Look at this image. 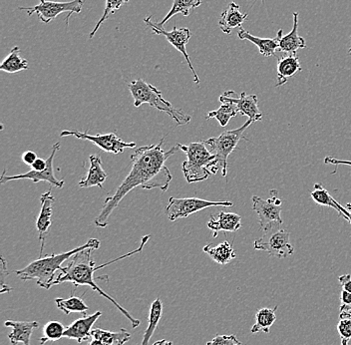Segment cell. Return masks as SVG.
<instances>
[{
    "label": "cell",
    "mask_w": 351,
    "mask_h": 345,
    "mask_svg": "<svg viewBox=\"0 0 351 345\" xmlns=\"http://www.w3.org/2000/svg\"><path fill=\"white\" fill-rule=\"evenodd\" d=\"M269 194L271 197L267 200H263L258 195L252 198V210L258 215V223L263 232L274 224L282 225V219L280 217L282 210V200L278 198L276 190H271Z\"/></svg>",
    "instance_id": "7c38bea8"
},
{
    "label": "cell",
    "mask_w": 351,
    "mask_h": 345,
    "mask_svg": "<svg viewBox=\"0 0 351 345\" xmlns=\"http://www.w3.org/2000/svg\"><path fill=\"white\" fill-rule=\"evenodd\" d=\"M324 163L326 165H335V166H339V165H346V166L351 167V161H346V160H339L335 157H328L324 158Z\"/></svg>",
    "instance_id": "60d3db41"
},
{
    "label": "cell",
    "mask_w": 351,
    "mask_h": 345,
    "mask_svg": "<svg viewBox=\"0 0 351 345\" xmlns=\"http://www.w3.org/2000/svg\"><path fill=\"white\" fill-rule=\"evenodd\" d=\"M130 0H106V5H105L104 11H103L102 16L96 23L95 27L89 34V38L93 39L97 33L100 26L109 19L110 15L114 14L116 11L119 10L124 4L128 3Z\"/></svg>",
    "instance_id": "836d02e7"
},
{
    "label": "cell",
    "mask_w": 351,
    "mask_h": 345,
    "mask_svg": "<svg viewBox=\"0 0 351 345\" xmlns=\"http://www.w3.org/2000/svg\"><path fill=\"white\" fill-rule=\"evenodd\" d=\"M57 309L63 311L66 316L70 313H82L86 316L89 307L84 302L82 298L71 296L69 298H56L55 300Z\"/></svg>",
    "instance_id": "f546056e"
},
{
    "label": "cell",
    "mask_w": 351,
    "mask_h": 345,
    "mask_svg": "<svg viewBox=\"0 0 351 345\" xmlns=\"http://www.w3.org/2000/svg\"><path fill=\"white\" fill-rule=\"evenodd\" d=\"M239 38L241 40H249L254 43L260 50V53L265 57L273 56L278 51V38H260L247 32L245 28L241 27L238 32Z\"/></svg>",
    "instance_id": "cb8c5ba5"
},
{
    "label": "cell",
    "mask_w": 351,
    "mask_h": 345,
    "mask_svg": "<svg viewBox=\"0 0 351 345\" xmlns=\"http://www.w3.org/2000/svg\"><path fill=\"white\" fill-rule=\"evenodd\" d=\"M219 99L221 103L230 102L236 105L239 113L247 116L250 120L258 122L263 119L262 112L258 109V96L254 94L247 95L245 92H241L240 97H236V92L226 91Z\"/></svg>",
    "instance_id": "5bb4252c"
},
{
    "label": "cell",
    "mask_w": 351,
    "mask_h": 345,
    "mask_svg": "<svg viewBox=\"0 0 351 345\" xmlns=\"http://www.w3.org/2000/svg\"><path fill=\"white\" fill-rule=\"evenodd\" d=\"M100 241L97 239H88L86 243L80 247L73 248L69 252H62V254H52L51 256L40 257L36 261H33L29 265H26L24 269L16 270L15 274L19 276L22 281H35L36 285L43 289H50L56 280V272L62 269V263L67 259H71L77 252L86 248H93L98 250L100 248Z\"/></svg>",
    "instance_id": "3957f363"
},
{
    "label": "cell",
    "mask_w": 351,
    "mask_h": 345,
    "mask_svg": "<svg viewBox=\"0 0 351 345\" xmlns=\"http://www.w3.org/2000/svg\"><path fill=\"white\" fill-rule=\"evenodd\" d=\"M162 314H163V302H162L160 298H156L152 305H151L148 316V326H147L144 336H143L141 345H149V340H150L154 333H155L158 324H159L160 320H161Z\"/></svg>",
    "instance_id": "f1b7e54d"
},
{
    "label": "cell",
    "mask_w": 351,
    "mask_h": 345,
    "mask_svg": "<svg viewBox=\"0 0 351 345\" xmlns=\"http://www.w3.org/2000/svg\"><path fill=\"white\" fill-rule=\"evenodd\" d=\"M90 167L86 176L79 181L78 186L82 189L98 187L102 189L107 179V173L102 167V160L99 155H91L89 158Z\"/></svg>",
    "instance_id": "d6986e66"
},
{
    "label": "cell",
    "mask_w": 351,
    "mask_h": 345,
    "mask_svg": "<svg viewBox=\"0 0 351 345\" xmlns=\"http://www.w3.org/2000/svg\"><path fill=\"white\" fill-rule=\"evenodd\" d=\"M28 67H29V65H28L27 59L21 57V48L19 46H14L10 50L8 56L2 61L0 70L6 72V73L13 74L27 70Z\"/></svg>",
    "instance_id": "484cf974"
},
{
    "label": "cell",
    "mask_w": 351,
    "mask_h": 345,
    "mask_svg": "<svg viewBox=\"0 0 351 345\" xmlns=\"http://www.w3.org/2000/svg\"><path fill=\"white\" fill-rule=\"evenodd\" d=\"M201 4L202 0H174L171 10L167 13L163 21L158 22V24L163 27L167 22L177 14H183L184 16H189L191 11L194 10L195 8H199Z\"/></svg>",
    "instance_id": "4dcf8cb0"
},
{
    "label": "cell",
    "mask_w": 351,
    "mask_h": 345,
    "mask_svg": "<svg viewBox=\"0 0 351 345\" xmlns=\"http://www.w3.org/2000/svg\"><path fill=\"white\" fill-rule=\"evenodd\" d=\"M8 263H6L5 259L2 258L1 257V265H0V294H6V292H10L12 291L11 287H8L4 283V280H5L6 276H8Z\"/></svg>",
    "instance_id": "8d00e7d4"
},
{
    "label": "cell",
    "mask_w": 351,
    "mask_h": 345,
    "mask_svg": "<svg viewBox=\"0 0 351 345\" xmlns=\"http://www.w3.org/2000/svg\"><path fill=\"white\" fill-rule=\"evenodd\" d=\"M204 252L214 259L217 263L221 265H228L237 257L234 248L227 241L219 243L216 247H210V245L206 246L204 248Z\"/></svg>",
    "instance_id": "d4e9b609"
},
{
    "label": "cell",
    "mask_w": 351,
    "mask_h": 345,
    "mask_svg": "<svg viewBox=\"0 0 351 345\" xmlns=\"http://www.w3.org/2000/svg\"><path fill=\"white\" fill-rule=\"evenodd\" d=\"M128 89L134 99V106L136 108H139L143 104H149L154 108L168 114L179 126L189 124L192 120L190 115L181 109L176 108L169 101L165 100L160 90L143 79L132 81L128 84Z\"/></svg>",
    "instance_id": "5b68a950"
},
{
    "label": "cell",
    "mask_w": 351,
    "mask_h": 345,
    "mask_svg": "<svg viewBox=\"0 0 351 345\" xmlns=\"http://www.w3.org/2000/svg\"><path fill=\"white\" fill-rule=\"evenodd\" d=\"M247 17H249L247 13L241 12L240 5L238 3L230 2L227 10H223L219 17V28L226 34H230L234 28H241Z\"/></svg>",
    "instance_id": "ffe728a7"
},
{
    "label": "cell",
    "mask_w": 351,
    "mask_h": 345,
    "mask_svg": "<svg viewBox=\"0 0 351 345\" xmlns=\"http://www.w3.org/2000/svg\"><path fill=\"white\" fill-rule=\"evenodd\" d=\"M311 197L318 205L332 208L333 210L339 213L340 217H343L346 221L350 219L348 211L344 206L340 205L339 202L335 201L322 184H315L313 191L311 193Z\"/></svg>",
    "instance_id": "603a6c76"
},
{
    "label": "cell",
    "mask_w": 351,
    "mask_h": 345,
    "mask_svg": "<svg viewBox=\"0 0 351 345\" xmlns=\"http://www.w3.org/2000/svg\"><path fill=\"white\" fill-rule=\"evenodd\" d=\"M300 71H302V66L298 56L295 54H285V56L280 57L276 63L278 83L276 86H282L291 77L295 76Z\"/></svg>",
    "instance_id": "7402d4cb"
},
{
    "label": "cell",
    "mask_w": 351,
    "mask_h": 345,
    "mask_svg": "<svg viewBox=\"0 0 351 345\" xmlns=\"http://www.w3.org/2000/svg\"><path fill=\"white\" fill-rule=\"evenodd\" d=\"M83 4H84L83 0H72V1L65 2L40 0V3L36 4V5L32 6V8H19V10L26 11L29 16L35 13L39 21L45 24L50 23L59 15L67 12L68 15L65 21L68 25L69 19L73 13H76V14L81 13L83 10Z\"/></svg>",
    "instance_id": "9c48e42d"
},
{
    "label": "cell",
    "mask_w": 351,
    "mask_h": 345,
    "mask_svg": "<svg viewBox=\"0 0 351 345\" xmlns=\"http://www.w3.org/2000/svg\"><path fill=\"white\" fill-rule=\"evenodd\" d=\"M144 22L152 30L154 34L163 35L165 38L168 40V43L185 57L186 62L188 63L189 67H190L191 71H192L193 75H194L195 83L199 85V76H197V72L195 71L194 66L191 62L190 56H189L186 49V44L189 43L191 37H192V33H191L190 29L186 27L177 28L174 26L171 32H167L165 28L158 24V22L153 21V15L146 17L144 19Z\"/></svg>",
    "instance_id": "30bf717a"
},
{
    "label": "cell",
    "mask_w": 351,
    "mask_h": 345,
    "mask_svg": "<svg viewBox=\"0 0 351 345\" xmlns=\"http://www.w3.org/2000/svg\"><path fill=\"white\" fill-rule=\"evenodd\" d=\"M346 210L350 213V219H348V222H350L351 225V203H348V205H346Z\"/></svg>",
    "instance_id": "f6af8a7d"
},
{
    "label": "cell",
    "mask_w": 351,
    "mask_h": 345,
    "mask_svg": "<svg viewBox=\"0 0 351 345\" xmlns=\"http://www.w3.org/2000/svg\"><path fill=\"white\" fill-rule=\"evenodd\" d=\"M339 281L342 291L351 294V274H343V276H339Z\"/></svg>",
    "instance_id": "f35d334b"
},
{
    "label": "cell",
    "mask_w": 351,
    "mask_h": 345,
    "mask_svg": "<svg viewBox=\"0 0 351 345\" xmlns=\"http://www.w3.org/2000/svg\"><path fill=\"white\" fill-rule=\"evenodd\" d=\"M254 123L256 122L249 119L240 128L223 132L218 137L210 138V139L204 141L210 148V151L216 156L221 168L223 177H227L228 175V159H229L230 154L234 152L240 143L243 132Z\"/></svg>",
    "instance_id": "52a82bcc"
},
{
    "label": "cell",
    "mask_w": 351,
    "mask_h": 345,
    "mask_svg": "<svg viewBox=\"0 0 351 345\" xmlns=\"http://www.w3.org/2000/svg\"><path fill=\"white\" fill-rule=\"evenodd\" d=\"M239 345H243V344H239Z\"/></svg>",
    "instance_id": "7dc6e473"
},
{
    "label": "cell",
    "mask_w": 351,
    "mask_h": 345,
    "mask_svg": "<svg viewBox=\"0 0 351 345\" xmlns=\"http://www.w3.org/2000/svg\"><path fill=\"white\" fill-rule=\"evenodd\" d=\"M282 226L274 224L263 230V237L254 241V250H263L278 259H287L293 254L295 248L291 243V234Z\"/></svg>",
    "instance_id": "8992f818"
},
{
    "label": "cell",
    "mask_w": 351,
    "mask_h": 345,
    "mask_svg": "<svg viewBox=\"0 0 351 345\" xmlns=\"http://www.w3.org/2000/svg\"><path fill=\"white\" fill-rule=\"evenodd\" d=\"M165 138L158 144L140 147L131 155L132 168L127 177L123 180L117 190L109 195L105 200L104 205L98 217L94 221L97 228L108 227L109 217L122 200L136 188L144 190L159 189L166 192L173 180L172 174L166 166L169 158L180 150L179 147H172L170 150L164 151Z\"/></svg>",
    "instance_id": "6da1fadb"
},
{
    "label": "cell",
    "mask_w": 351,
    "mask_h": 345,
    "mask_svg": "<svg viewBox=\"0 0 351 345\" xmlns=\"http://www.w3.org/2000/svg\"><path fill=\"white\" fill-rule=\"evenodd\" d=\"M241 344L236 335H217L206 345H239Z\"/></svg>",
    "instance_id": "d590c367"
},
{
    "label": "cell",
    "mask_w": 351,
    "mask_h": 345,
    "mask_svg": "<svg viewBox=\"0 0 351 345\" xmlns=\"http://www.w3.org/2000/svg\"><path fill=\"white\" fill-rule=\"evenodd\" d=\"M102 316V311H96L91 316H84L66 327L64 337L76 340L78 344L86 342L92 337V327Z\"/></svg>",
    "instance_id": "2e32d148"
},
{
    "label": "cell",
    "mask_w": 351,
    "mask_h": 345,
    "mask_svg": "<svg viewBox=\"0 0 351 345\" xmlns=\"http://www.w3.org/2000/svg\"><path fill=\"white\" fill-rule=\"evenodd\" d=\"M4 325L12 329V333L8 335L10 344L12 345L19 344L30 345L33 331L39 327L37 322H15V320H8L4 322Z\"/></svg>",
    "instance_id": "44dd1931"
},
{
    "label": "cell",
    "mask_w": 351,
    "mask_h": 345,
    "mask_svg": "<svg viewBox=\"0 0 351 345\" xmlns=\"http://www.w3.org/2000/svg\"><path fill=\"white\" fill-rule=\"evenodd\" d=\"M239 110L236 105L230 102L221 103V107L215 111L208 112L207 114L208 120L210 119H216L221 127H226L230 121V119L236 117L238 115Z\"/></svg>",
    "instance_id": "1f68e13d"
},
{
    "label": "cell",
    "mask_w": 351,
    "mask_h": 345,
    "mask_svg": "<svg viewBox=\"0 0 351 345\" xmlns=\"http://www.w3.org/2000/svg\"><path fill=\"white\" fill-rule=\"evenodd\" d=\"M340 313L351 311V294L346 291H341L340 294Z\"/></svg>",
    "instance_id": "74e56055"
},
{
    "label": "cell",
    "mask_w": 351,
    "mask_h": 345,
    "mask_svg": "<svg viewBox=\"0 0 351 345\" xmlns=\"http://www.w3.org/2000/svg\"><path fill=\"white\" fill-rule=\"evenodd\" d=\"M337 331L341 340V345H348L351 340V311L340 313Z\"/></svg>",
    "instance_id": "e575fe53"
},
{
    "label": "cell",
    "mask_w": 351,
    "mask_h": 345,
    "mask_svg": "<svg viewBox=\"0 0 351 345\" xmlns=\"http://www.w3.org/2000/svg\"><path fill=\"white\" fill-rule=\"evenodd\" d=\"M73 136L77 139L89 141L93 143L101 150L107 153L117 154L123 153L125 149L136 148V143L125 142L118 137L115 133L98 134V135H90L88 132H80L77 130H63L60 133V137Z\"/></svg>",
    "instance_id": "8fae6325"
},
{
    "label": "cell",
    "mask_w": 351,
    "mask_h": 345,
    "mask_svg": "<svg viewBox=\"0 0 351 345\" xmlns=\"http://www.w3.org/2000/svg\"><path fill=\"white\" fill-rule=\"evenodd\" d=\"M66 327L61 322L52 320L47 322L43 327V336L39 340L41 345L48 342H57L64 337Z\"/></svg>",
    "instance_id": "d6a6232c"
},
{
    "label": "cell",
    "mask_w": 351,
    "mask_h": 345,
    "mask_svg": "<svg viewBox=\"0 0 351 345\" xmlns=\"http://www.w3.org/2000/svg\"><path fill=\"white\" fill-rule=\"evenodd\" d=\"M153 345H173V342L170 340H162L159 342H156Z\"/></svg>",
    "instance_id": "7bdbcfd3"
},
{
    "label": "cell",
    "mask_w": 351,
    "mask_h": 345,
    "mask_svg": "<svg viewBox=\"0 0 351 345\" xmlns=\"http://www.w3.org/2000/svg\"><path fill=\"white\" fill-rule=\"evenodd\" d=\"M92 338L102 340L108 345H126L131 340V335L127 329H122L118 331H103L100 329H94L92 331Z\"/></svg>",
    "instance_id": "83f0119b"
},
{
    "label": "cell",
    "mask_w": 351,
    "mask_h": 345,
    "mask_svg": "<svg viewBox=\"0 0 351 345\" xmlns=\"http://www.w3.org/2000/svg\"><path fill=\"white\" fill-rule=\"evenodd\" d=\"M37 159H38V157H37L36 154L32 151L25 152V153H23V155H22V162L27 165V166L32 167L33 163L36 161Z\"/></svg>",
    "instance_id": "ab89813d"
},
{
    "label": "cell",
    "mask_w": 351,
    "mask_h": 345,
    "mask_svg": "<svg viewBox=\"0 0 351 345\" xmlns=\"http://www.w3.org/2000/svg\"><path fill=\"white\" fill-rule=\"evenodd\" d=\"M208 228L213 232V237L216 239L219 232L234 233L241 228V217L234 213L221 212L218 216H212L208 222Z\"/></svg>",
    "instance_id": "ac0fdd59"
},
{
    "label": "cell",
    "mask_w": 351,
    "mask_h": 345,
    "mask_svg": "<svg viewBox=\"0 0 351 345\" xmlns=\"http://www.w3.org/2000/svg\"><path fill=\"white\" fill-rule=\"evenodd\" d=\"M150 237V235L143 237L139 247L128 252V254L119 257V258L112 259V261H107V263H102V265H98V267L96 265L93 256H92V252L95 250H93V248H86V250L77 252V254H74L71 259H70V263H68L66 267L60 270V274L56 276V280L54 281L52 287L60 285V283H73L75 287H81V285L89 287L92 291L97 292L101 296L107 298L109 302L113 303L116 309L120 311L121 313L124 314L125 318H128L129 322H131L132 327L136 329V327L141 324V322L133 318L122 305H120L119 303L116 302L115 298L110 296L108 294H106V292L96 285L95 280H94V278H95L94 274L99 270L104 269L107 265H113V263L122 261V259L130 258V257L134 256V254H139V252H142L146 243H148Z\"/></svg>",
    "instance_id": "7a4b0ae2"
},
{
    "label": "cell",
    "mask_w": 351,
    "mask_h": 345,
    "mask_svg": "<svg viewBox=\"0 0 351 345\" xmlns=\"http://www.w3.org/2000/svg\"><path fill=\"white\" fill-rule=\"evenodd\" d=\"M298 12H293V30L289 34L284 35L282 29H280L276 35L278 40V51L285 54H295L298 50L306 47V39L298 35Z\"/></svg>",
    "instance_id": "e0dca14e"
},
{
    "label": "cell",
    "mask_w": 351,
    "mask_h": 345,
    "mask_svg": "<svg viewBox=\"0 0 351 345\" xmlns=\"http://www.w3.org/2000/svg\"><path fill=\"white\" fill-rule=\"evenodd\" d=\"M60 149V143H55L52 146L51 154H50L47 162V166L40 172L37 171L30 170L29 172L24 174H19V175L8 176L6 175L5 171L2 173L1 178H0V184L8 183L10 181H21V180H30L33 183H39V182H46L50 184V186L55 187V188L62 189L64 186V180H58L54 175L53 162L55 156H56L57 151Z\"/></svg>",
    "instance_id": "4fadbf2b"
},
{
    "label": "cell",
    "mask_w": 351,
    "mask_h": 345,
    "mask_svg": "<svg viewBox=\"0 0 351 345\" xmlns=\"http://www.w3.org/2000/svg\"><path fill=\"white\" fill-rule=\"evenodd\" d=\"M47 166V162L46 160L41 159V158H38L32 166V170L37 171V172H40V171H43L44 169Z\"/></svg>",
    "instance_id": "b9f144b4"
},
{
    "label": "cell",
    "mask_w": 351,
    "mask_h": 345,
    "mask_svg": "<svg viewBox=\"0 0 351 345\" xmlns=\"http://www.w3.org/2000/svg\"><path fill=\"white\" fill-rule=\"evenodd\" d=\"M350 41H351V36H350ZM348 53H350V55L351 56V46H350V50H348Z\"/></svg>",
    "instance_id": "bcb514c9"
},
{
    "label": "cell",
    "mask_w": 351,
    "mask_h": 345,
    "mask_svg": "<svg viewBox=\"0 0 351 345\" xmlns=\"http://www.w3.org/2000/svg\"><path fill=\"white\" fill-rule=\"evenodd\" d=\"M54 203L55 198L51 195V191H48L41 195V209L36 221V230L38 232L39 243H40V257H43L44 247H45L46 235L51 227Z\"/></svg>",
    "instance_id": "9a60e30c"
},
{
    "label": "cell",
    "mask_w": 351,
    "mask_h": 345,
    "mask_svg": "<svg viewBox=\"0 0 351 345\" xmlns=\"http://www.w3.org/2000/svg\"><path fill=\"white\" fill-rule=\"evenodd\" d=\"M278 307L276 305L274 309L263 307V309H258L256 313V322L251 329V333H258L263 331V333H269L271 327L276 320V311Z\"/></svg>",
    "instance_id": "4316f807"
},
{
    "label": "cell",
    "mask_w": 351,
    "mask_h": 345,
    "mask_svg": "<svg viewBox=\"0 0 351 345\" xmlns=\"http://www.w3.org/2000/svg\"><path fill=\"white\" fill-rule=\"evenodd\" d=\"M177 146L186 155V160L182 165V171L189 184L206 181L210 176L218 173V160L204 141L189 145L178 144Z\"/></svg>",
    "instance_id": "277c9868"
},
{
    "label": "cell",
    "mask_w": 351,
    "mask_h": 345,
    "mask_svg": "<svg viewBox=\"0 0 351 345\" xmlns=\"http://www.w3.org/2000/svg\"><path fill=\"white\" fill-rule=\"evenodd\" d=\"M232 206H234L232 202L208 201V200L199 199V198L171 197L169 199L168 205L165 209V213L171 222H175L179 219H186L191 215L196 214L199 211L212 208V206L230 208Z\"/></svg>",
    "instance_id": "ba28073f"
},
{
    "label": "cell",
    "mask_w": 351,
    "mask_h": 345,
    "mask_svg": "<svg viewBox=\"0 0 351 345\" xmlns=\"http://www.w3.org/2000/svg\"><path fill=\"white\" fill-rule=\"evenodd\" d=\"M89 345H108L106 344H104V342H102V340H96V338H93V340L90 342Z\"/></svg>",
    "instance_id": "ee69618b"
}]
</instances>
